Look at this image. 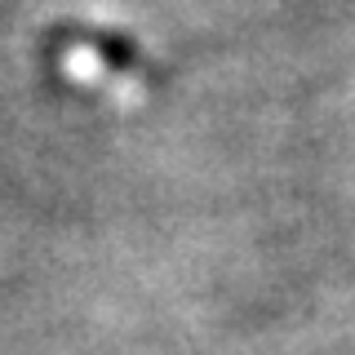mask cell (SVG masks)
Here are the masks:
<instances>
[{"label": "cell", "mask_w": 355, "mask_h": 355, "mask_svg": "<svg viewBox=\"0 0 355 355\" xmlns=\"http://www.w3.org/2000/svg\"><path fill=\"white\" fill-rule=\"evenodd\" d=\"M80 36L94 44L103 58H111L120 67V71H129V76H142L138 67H147V58H142V49L133 44L129 36H120V31H80Z\"/></svg>", "instance_id": "cell-1"}]
</instances>
